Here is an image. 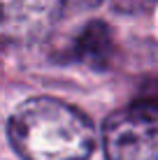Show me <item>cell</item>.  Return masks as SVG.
I'll list each match as a JSON object with an SVG mask.
<instances>
[{
	"label": "cell",
	"instance_id": "2",
	"mask_svg": "<svg viewBox=\"0 0 158 160\" xmlns=\"http://www.w3.org/2000/svg\"><path fill=\"white\" fill-rule=\"evenodd\" d=\"M105 160H158V114L149 107L114 112L102 123Z\"/></svg>",
	"mask_w": 158,
	"mask_h": 160
},
{
	"label": "cell",
	"instance_id": "5",
	"mask_svg": "<svg viewBox=\"0 0 158 160\" xmlns=\"http://www.w3.org/2000/svg\"><path fill=\"white\" fill-rule=\"evenodd\" d=\"M158 5V0H112L114 12L123 14V16H140V14H149Z\"/></svg>",
	"mask_w": 158,
	"mask_h": 160
},
{
	"label": "cell",
	"instance_id": "1",
	"mask_svg": "<svg viewBox=\"0 0 158 160\" xmlns=\"http://www.w3.org/2000/svg\"><path fill=\"white\" fill-rule=\"evenodd\" d=\"M7 135L23 160H89L95 128L79 109L56 98H30L7 121Z\"/></svg>",
	"mask_w": 158,
	"mask_h": 160
},
{
	"label": "cell",
	"instance_id": "3",
	"mask_svg": "<svg viewBox=\"0 0 158 160\" xmlns=\"http://www.w3.org/2000/svg\"><path fill=\"white\" fill-rule=\"evenodd\" d=\"M63 9V0H0V30L16 37L42 35Z\"/></svg>",
	"mask_w": 158,
	"mask_h": 160
},
{
	"label": "cell",
	"instance_id": "6",
	"mask_svg": "<svg viewBox=\"0 0 158 160\" xmlns=\"http://www.w3.org/2000/svg\"><path fill=\"white\" fill-rule=\"evenodd\" d=\"M100 0H63L65 7H79V9H86V7H95Z\"/></svg>",
	"mask_w": 158,
	"mask_h": 160
},
{
	"label": "cell",
	"instance_id": "4",
	"mask_svg": "<svg viewBox=\"0 0 158 160\" xmlns=\"http://www.w3.org/2000/svg\"><path fill=\"white\" fill-rule=\"evenodd\" d=\"M112 53H114V37H112V28L105 21L86 23L72 44L74 60L91 65V68H105L110 63Z\"/></svg>",
	"mask_w": 158,
	"mask_h": 160
}]
</instances>
